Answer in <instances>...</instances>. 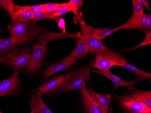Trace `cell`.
<instances>
[{"instance_id": "cell-1", "label": "cell", "mask_w": 151, "mask_h": 113, "mask_svg": "<svg viewBox=\"0 0 151 113\" xmlns=\"http://www.w3.org/2000/svg\"><path fill=\"white\" fill-rule=\"evenodd\" d=\"M45 29L33 20L17 24L9 30L11 38L18 45H26L34 41Z\"/></svg>"}, {"instance_id": "cell-2", "label": "cell", "mask_w": 151, "mask_h": 113, "mask_svg": "<svg viewBox=\"0 0 151 113\" xmlns=\"http://www.w3.org/2000/svg\"><path fill=\"white\" fill-rule=\"evenodd\" d=\"M33 48L29 45H24L12 48L1 63L5 67L13 71L22 70L28 66Z\"/></svg>"}, {"instance_id": "cell-3", "label": "cell", "mask_w": 151, "mask_h": 113, "mask_svg": "<svg viewBox=\"0 0 151 113\" xmlns=\"http://www.w3.org/2000/svg\"><path fill=\"white\" fill-rule=\"evenodd\" d=\"M73 22L76 24L80 25L81 36L88 46V50L90 54L94 55L109 49L103 45L101 40L94 37L93 32L96 28L90 26L86 23L81 12H79L78 16L75 17Z\"/></svg>"}, {"instance_id": "cell-4", "label": "cell", "mask_w": 151, "mask_h": 113, "mask_svg": "<svg viewBox=\"0 0 151 113\" xmlns=\"http://www.w3.org/2000/svg\"><path fill=\"white\" fill-rule=\"evenodd\" d=\"M91 69L86 67L74 70L64 76L63 90L68 92L81 89L86 86V82L90 81Z\"/></svg>"}, {"instance_id": "cell-5", "label": "cell", "mask_w": 151, "mask_h": 113, "mask_svg": "<svg viewBox=\"0 0 151 113\" xmlns=\"http://www.w3.org/2000/svg\"><path fill=\"white\" fill-rule=\"evenodd\" d=\"M96 55L91 68L100 70H109L113 67H120L124 59L119 53L109 49L100 52Z\"/></svg>"}, {"instance_id": "cell-6", "label": "cell", "mask_w": 151, "mask_h": 113, "mask_svg": "<svg viewBox=\"0 0 151 113\" xmlns=\"http://www.w3.org/2000/svg\"><path fill=\"white\" fill-rule=\"evenodd\" d=\"M33 51L28 66L26 68V75H38L47 54V46L36 43L32 45Z\"/></svg>"}, {"instance_id": "cell-7", "label": "cell", "mask_w": 151, "mask_h": 113, "mask_svg": "<svg viewBox=\"0 0 151 113\" xmlns=\"http://www.w3.org/2000/svg\"><path fill=\"white\" fill-rule=\"evenodd\" d=\"M19 71H14L10 78L3 80L0 82V97L7 96H17L20 92L22 84L19 78Z\"/></svg>"}, {"instance_id": "cell-8", "label": "cell", "mask_w": 151, "mask_h": 113, "mask_svg": "<svg viewBox=\"0 0 151 113\" xmlns=\"http://www.w3.org/2000/svg\"><path fill=\"white\" fill-rule=\"evenodd\" d=\"M120 107L127 113H151V108L136 99L123 95L119 97Z\"/></svg>"}, {"instance_id": "cell-9", "label": "cell", "mask_w": 151, "mask_h": 113, "mask_svg": "<svg viewBox=\"0 0 151 113\" xmlns=\"http://www.w3.org/2000/svg\"><path fill=\"white\" fill-rule=\"evenodd\" d=\"M64 82V76L62 74L53 76L37 89L38 92L42 96L44 94L52 95L58 94L63 90Z\"/></svg>"}, {"instance_id": "cell-10", "label": "cell", "mask_w": 151, "mask_h": 113, "mask_svg": "<svg viewBox=\"0 0 151 113\" xmlns=\"http://www.w3.org/2000/svg\"><path fill=\"white\" fill-rule=\"evenodd\" d=\"M76 63V60L73 58L68 59H63L58 63H46L45 69L43 73L42 78L45 80L48 79L54 74L59 72H64L69 69Z\"/></svg>"}, {"instance_id": "cell-11", "label": "cell", "mask_w": 151, "mask_h": 113, "mask_svg": "<svg viewBox=\"0 0 151 113\" xmlns=\"http://www.w3.org/2000/svg\"><path fill=\"white\" fill-rule=\"evenodd\" d=\"M92 72L93 73H96L104 76L105 77L108 78L109 80H111L114 85V90L116 89L119 86H124L128 90L133 91V90L135 89L134 85L138 83V81H139L137 79H136L135 80L132 81H125L120 78V77H119L113 74L109 70L103 71L96 70H92Z\"/></svg>"}, {"instance_id": "cell-12", "label": "cell", "mask_w": 151, "mask_h": 113, "mask_svg": "<svg viewBox=\"0 0 151 113\" xmlns=\"http://www.w3.org/2000/svg\"><path fill=\"white\" fill-rule=\"evenodd\" d=\"M119 30L123 29H138L139 30H151V15L142 14L139 17L129 23H124L119 26Z\"/></svg>"}, {"instance_id": "cell-13", "label": "cell", "mask_w": 151, "mask_h": 113, "mask_svg": "<svg viewBox=\"0 0 151 113\" xmlns=\"http://www.w3.org/2000/svg\"><path fill=\"white\" fill-rule=\"evenodd\" d=\"M30 101L29 102L31 112L35 113H53L43 101L42 95L39 94L38 90L29 93Z\"/></svg>"}, {"instance_id": "cell-14", "label": "cell", "mask_w": 151, "mask_h": 113, "mask_svg": "<svg viewBox=\"0 0 151 113\" xmlns=\"http://www.w3.org/2000/svg\"><path fill=\"white\" fill-rule=\"evenodd\" d=\"M80 93L85 109L87 113H109L102 109L89 95L88 89L86 86L80 89Z\"/></svg>"}, {"instance_id": "cell-15", "label": "cell", "mask_w": 151, "mask_h": 113, "mask_svg": "<svg viewBox=\"0 0 151 113\" xmlns=\"http://www.w3.org/2000/svg\"><path fill=\"white\" fill-rule=\"evenodd\" d=\"M75 40L77 41V46L72 52L64 59L73 58L77 60L81 58H87V54L89 51L88 46L81 36V35L79 37H76Z\"/></svg>"}, {"instance_id": "cell-16", "label": "cell", "mask_w": 151, "mask_h": 113, "mask_svg": "<svg viewBox=\"0 0 151 113\" xmlns=\"http://www.w3.org/2000/svg\"><path fill=\"white\" fill-rule=\"evenodd\" d=\"M10 16L12 20L11 23L7 26V28L10 30L17 24L29 22L33 19V12L30 11L25 10L15 11Z\"/></svg>"}, {"instance_id": "cell-17", "label": "cell", "mask_w": 151, "mask_h": 113, "mask_svg": "<svg viewBox=\"0 0 151 113\" xmlns=\"http://www.w3.org/2000/svg\"><path fill=\"white\" fill-rule=\"evenodd\" d=\"M89 95L92 100L97 104L99 107L106 111L109 112V105L111 104V94L101 95L96 93L92 90L91 87L90 86L88 89Z\"/></svg>"}, {"instance_id": "cell-18", "label": "cell", "mask_w": 151, "mask_h": 113, "mask_svg": "<svg viewBox=\"0 0 151 113\" xmlns=\"http://www.w3.org/2000/svg\"><path fill=\"white\" fill-rule=\"evenodd\" d=\"M120 67L124 68L134 73L137 76V79L140 81L143 80L151 78V73L144 72L136 68L135 66L128 63L125 59H124Z\"/></svg>"}, {"instance_id": "cell-19", "label": "cell", "mask_w": 151, "mask_h": 113, "mask_svg": "<svg viewBox=\"0 0 151 113\" xmlns=\"http://www.w3.org/2000/svg\"><path fill=\"white\" fill-rule=\"evenodd\" d=\"M133 91L132 93L128 94L127 96L136 99L151 108V91H141L136 89Z\"/></svg>"}, {"instance_id": "cell-20", "label": "cell", "mask_w": 151, "mask_h": 113, "mask_svg": "<svg viewBox=\"0 0 151 113\" xmlns=\"http://www.w3.org/2000/svg\"><path fill=\"white\" fill-rule=\"evenodd\" d=\"M16 45V42L11 38L0 40V65L7 54Z\"/></svg>"}, {"instance_id": "cell-21", "label": "cell", "mask_w": 151, "mask_h": 113, "mask_svg": "<svg viewBox=\"0 0 151 113\" xmlns=\"http://www.w3.org/2000/svg\"><path fill=\"white\" fill-rule=\"evenodd\" d=\"M119 30H120L119 27L113 29L96 28V29L93 32V35L95 38L101 41L104 38L108 37L109 35Z\"/></svg>"}, {"instance_id": "cell-22", "label": "cell", "mask_w": 151, "mask_h": 113, "mask_svg": "<svg viewBox=\"0 0 151 113\" xmlns=\"http://www.w3.org/2000/svg\"><path fill=\"white\" fill-rule=\"evenodd\" d=\"M133 8L134 12L131 18L125 23L128 24L133 22L135 19L138 18L142 14L144 13L145 8L140 0H133Z\"/></svg>"}, {"instance_id": "cell-23", "label": "cell", "mask_w": 151, "mask_h": 113, "mask_svg": "<svg viewBox=\"0 0 151 113\" xmlns=\"http://www.w3.org/2000/svg\"><path fill=\"white\" fill-rule=\"evenodd\" d=\"M33 20L37 23L39 20L43 19H51L55 20L58 22L59 18L55 17L53 16V12H33Z\"/></svg>"}, {"instance_id": "cell-24", "label": "cell", "mask_w": 151, "mask_h": 113, "mask_svg": "<svg viewBox=\"0 0 151 113\" xmlns=\"http://www.w3.org/2000/svg\"><path fill=\"white\" fill-rule=\"evenodd\" d=\"M44 4L32 5V6H23L15 4V11H30L32 12H43L44 10Z\"/></svg>"}, {"instance_id": "cell-25", "label": "cell", "mask_w": 151, "mask_h": 113, "mask_svg": "<svg viewBox=\"0 0 151 113\" xmlns=\"http://www.w3.org/2000/svg\"><path fill=\"white\" fill-rule=\"evenodd\" d=\"M141 31L143 32L145 34V37L144 39L142 42L140 44H139L138 45L133 48H129V49H126L125 51L128 50H134L135 49L144 46L148 45H150L151 44V30H141Z\"/></svg>"}, {"instance_id": "cell-26", "label": "cell", "mask_w": 151, "mask_h": 113, "mask_svg": "<svg viewBox=\"0 0 151 113\" xmlns=\"http://www.w3.org/2000/svg\"><path fill=\"white\" fill-rule=\"evenodd\" d=\"M0 6L10 15L15 12V4L11 0H0Z\"/></svg>"}, {"instance_id": "cell-27", "label": "cell", "mask_w": 151, "mask_h": 113, "mask_svg": "<svg viewBox=\"0 0 151 113\" xmlns=\"http://www.w3.org/2000/svg\"><path fill=\"white\" fill-rule=\"evenodd\" d=\"M64 5V3H49L44 4V10L45 12H54L60 9Z\"/></svg>"}, {"instance_id": "cell-28", "label": "cell", "mask_w": 151, "mask_h": 113, "mask_svg": "<svg viewBox=\"0 0 151 113\" xmlns=\"http://www.w3.org/2000/svg\"><path fill=\"white\" fill-rule=\"evenodd\" d=\"M71 12H72V10L69 4L68 3H64V5L63 6L61 7L56 12H53V16L55 17L59 18L60 16Z\"/></svg>"}, {"instance_id": "cell-29", "label": "cell", "mask_w": 151, "mask_h": 113, "mask_svg": "<svg viewBox=\"0 0 151 113\" xmlns=\"http://www.w3.org/2000/svg\"><path fill=\"white\" fill-rule=\"evenodd\" d=\"M68 2L72 4L74 7L78 12H79L80 10L84 4L83 1L82 0H71Z\"/></svg>"}, {"instance_id": "cell-30", "label": "cell", "mask_w": 151, "mask_h": 113, "mask_svg": "<svg viewBox=\"0 0 151 113\" xmlns=\"http://www.w3.org/2000/svg\"><path fill=\"white\" fill-rule=\"evenodd\" d=\"M58 26L59 29L63 30V34H66V24L64 19L63 18H59V20L58 22Z\"/></svg>"}, {"instance_id": "cell-31", "label": "cell", "mask_w": 151, "mask_h": 113, "mask_svg": "<svg viewBox=\"0 0 151 113\" xmlns=\"http://www.w3.org/2000/svg\"><path fill=\"white\" fill-rule=\"evenodd\" d=\"M140 1L141 2L142 5L145 7V8L147 10L150 11V6H149V1H148V0H140Z\"/></svg>"}, {"instance_id": "cell-32", "label": "cell", "mask_w": 151, "mask_h": 113, "mask_svg": "<svg viewBox=\"0 0 151 113\" xmlns=\"http://www.w3.org/2000/svg\"><path fill=\"white\" fill-rule=\"evenodd\" d=\"M0 113H3V112H1V110H0Z\"/></svg>"}, {"instance_id": "cell-33", "label": "cell", "mask_w": 151, "mask_h": 113, "mask_svg": "<svg viewBox=\"0 0 151 113\" xmlns=\"http://www.w3.org/2000/svg\"><path fill=\"white\" fill-rule=\"evenodd\" d=\"M33 113V112H31V113Z\"/></svg>"}]
</instances>
